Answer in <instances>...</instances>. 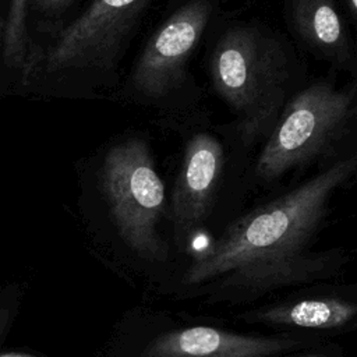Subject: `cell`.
Instances as JSON below:
<instances>
[{"label":"cell","instance_id":"obj_1","mask_svg":"<svg viewBox=\"0 0 357 357\" xmlns=\"http://www.w3.org/2000/svg\"><path fill=\"white\" fill-rule=\"evenodd\" d=\"M356 169L353 153L243 215L187 268L181 282L194 286L227 275L233 284H269L307 278L318 269L317 258H305L301 250L324 222L332 197L353 178Z\"/></svg>","mask_w":357,"mask_h":357},{"label":"cell","instance_id":"obj_2","mask_svg":"<svg viewBox=\"0 0 357 357\" xmlns=\"http://www.w3.org/2000/svg\"><path fill=\"white\" fill-rule=\"evenodd\" d=\"M205 39V71L233 116L238 141L262 144L290 98L307 82L305 66L290 39L258 18H222Z\"/></svg>","mask_w":357,"mask_h":357},{"label":"cell","instance_id":"obj_3","mask_svg":"<svg viewBox=\"0 0 357 357\" xmlns=\"http://www.w3.org/2000/svg\"><path fill=\"white\" fill-rule=\"evenodd\" d=\"M225 0H178L123 77L113 99L155 110L167 123L198 117L202 89L191 63Z\"/></svg>","mask_w":357,"mask_h":357},{"label":"cell","instance_id":"obj_4","mask_svg":"<svg viewBox=\"0 0 357 357\" xmlns=\"http://www.w3.org/2000/svg\"><path fill=\"white\" fill-rule=\"evenodd\" d=\"M158 0H89L31 63V73L70 84L77 95L114 98L130 47Z\"/></svg>","mask_w":357,"mask_h":357},{"label":"cell","instance_id":"obj_5","mask_svg":"<svg viewBox=\"0 0 357 357\" xmlns=\"http://www.w3.org/2000/svg\"><path fill=\"white\" fill-rule=\"evenodd\" d=\"M357 126V84L305 82L286 103L275 127L262 142L251 176L272 184L291 172L317 162L324 167L347 158L354 148Z\"/></svg>","mask_w":357,"mask_h":357},{"label":"cell","instance_id":"obj_6","mask_svg":"<svg viewBox=\"0 0 357 357\" xmlns=\"http://www.w3.org/2000/svg\"><path fill=\"white\" fill-rule=\"evenodd\" d=\"M88 178L117 237L138 257L165 261L159 227L169 201L148 138L126 132L103 144L91 158Z\"/></svg>","mask_w":357,"mask_h":357},{"label":"cell","instance_id":"obj_7","mask_svg":"<svg viewBox=\"0 0 357 357\" xmlns=\"http://www.w3.org/2000/svg\"><path fill=\"white\" fill-rule=\"evenodd\" d=\"M187 127L188 123H184ZM173 183L169 218L177 244H183L212 213L230 172L231 151L220 132L191 119Z\"/></svg>","mask_w":357,"mask_h":357},{"label":"cell","instance_id":"obj_8","mask_svg":"<svg viewBox=\"0 0 357 357\" xmlns=\"http://www.w3.org/2000/svg\"><path fill=\"white\" fill-rule=\"evenodd\" d=\"M291 38L314 59L353 78L357 71L351 25L337 0H282Z\"/></svg>","mask_w":357,"mask_h":357},{"label":"cell","instance_id":"obj_9","mask_svg":"<svg viewBox=\"0 0 357 357\" xmlns=\"http://www.w3.org/2000/svg\"><path fill=\"white\" fill-rule=\"evenodd\" d=\"M298 342L251 336L212 326H190L167 332L148 344L142 357H271Z\"/></svg>","mask_w":357,"mask_h":357},{"label":"cell","instance_id":"obj_10","mask_svg":"<svg viewBox=\"0 0 357 357\" xmlns=\"http://www.w3.org/2000/svg\"><path fill=\"white\" fill-rule=\"evenodd\" d=\"M357 307L346 300L325 297L305 298L293 304H282L262 311L257 318L265 324L289 325L310 329H333L349 324Z\"/></svg>","mask_w":357,"mask_h":357},{"label":"cell","instance_id":"obj_11","mask_svg":"<svg viewBox=\"0 0 357 357\" xmlns=\"http://www.w3.org/2000/svg\"><path fill=\"white\" fill-rule=\"evenodd\" d=\"M26 10V0H10V7L4 22L3 47L6 64L14 68L24 67L28 61Z\"/></svg>","mask_w":357,"mask_h":357},{"label":"cell","instance_id":"obj_12","mask_svg":"<svg viewBox=\"0 0 357 357\" xmlns=\"http://www.w3.org/2000/svg\"><path fill=\"white\" fill-rule=\"evenodd\" d=\"M71 1L74 0H26V4L45 11H56L67 7Z\"/></svg>","mask_w":357,"mask_h":357},{"label":"cell","instance_id":"obj_13","mask_svg":"<svg viewBox=\"0 0 357 357\" xmlns=\"http://www.w3.org/2000/svg\"><path fill=\"white\" fill-rule=\"evenodd\" d=\"M350 25L354 28L357 25V0H337Z\"/></svg>","mask_w":357,"mask_h":357},{"label":"cell","instance_id":"obj_14","mask_svg":"<svg viewBox=\"0 0 357 357\" xmlns=\"http://www.w3.org/2000/svg\"><path fill=\"white\" fill-rule=\"evenodd\" d=\"M8 325H10V311L6 307L0 305V340L3 339Z\"/></svg>","mask_w":357,"mask_h":357},{"label":"cell","instance_id":"obj_15","mask_svg":"<svg viewBox=\"0 0 357 357\" xmlns=\"http://www.w3.org/2000/svg\"><path fill=\"white\" fill-rule=\"evenodd\" d=\"M0 357H35L28 353H20V351H8V353H1Z\"/></svg>","mask_w":357,"mask_h":357},{"label":"cell","instance_id":"obj_16","mask_svg":"<svg viewBox=\"0 0 357 357\" xmlns=\"http://www.w3.org/2000/svg\"><path fill=\"white\" fill-rule=\"evenodd\" d=\"M298 357H328V356L322 354V353H311V354H303V356H298Z\"/></svg>","mask_w":357,"mask_h":357},{"label":"cell","instance_id":"obj_17","mask_svg":"<svg viewBox=\"0 0 357 357\" xmlns=\"http://www.w3.org/2000/svg\"><path fill=\"white\" fill-rule=\"evenodd\" d=\"M3 35H4V24L0 21V42L3 40Z\"/></svg>","mask_w":357,"mask_h":357}]
</instances>
